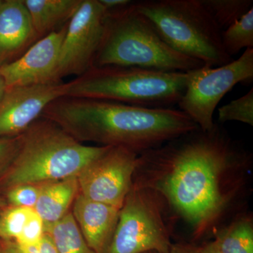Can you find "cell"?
Here are the masks:
<instances>
[{
    "label": "cell",
    "mask_w": 253,
    "mask_h": 253,
    "mask_svg": "<svg viewBox=\"0 0 253 253\" xmlns=\"http://www.w3.org/2000/svg\"><path fill=\"white\" fill-rule=\"evenodd\" d=\"M252 156L214 123L139 154L133 184L157 193L201 239L244 194Z\"/></svg>",
    "instance_id": "cell-1"
},
{
    "label": "cell",
    "mask_w": 253,
    "mask_h": 253,
    "mask_svg": "<svg viewBox=\"0 0 253 253\" xmlns=\"http://www.w3.org/2000/svg\"><path fill=\"white\" fill-rule=\"evenodd\" d=\"M42 117L83 144L122 146L138 154L199 128L180 110L69 96L55 100Z\"/></svg>",
    "instance_id": "cell-2"
},
{
    "label": "cell",
    "mask_w": 253,
    "mask_h": 253,
    "mask_svg": "<svg viewBox=\"0 0 253 253\" xmlns=\"http://www.w3.org/2000/svg\"><path fill=\"white\" fill-rule=\"evenodd\" d=\"M18 136L16 156L0 179V195L16 186L47 184L78 176L110 147L80 142L43 117Z\"/></svg>",
    "instance_id": "cell-3"
},
{
    "label": "cell",
    "mask_w": 253,
    "mask_h": 253,
    "mask_svg": "<svg viewBox=\"0 0 253 253\" xmlns=\"http://www.w3.org/2000/svg\"><path fill=\"white\" fill-rule=\"evenodd\" d=\"M204 66L168 45L151 23L136 11L133 1L123 9L107 11L104 36L93 67L120 66L186 73Z\"/></svg>",
    "instance_id": "cell-4"
},
{
    "label": "cell",
    "mask_w": 253,
    "mask_h": 253,
    "mask_svg": "<svg viewBox=\"0 0 253 253\" xmlns=\"http://www.w3.org/2000/svg\"><path fill=\"white\" fill-rule=\"evenodd\" d=\"M188 73L133 67H92L68 83L66 96L168 109L185 91Z\"/></svg>",
    "instance_id": "cell-5"
},
{
    "label": "cell",
    "mask_w": 253,
    "mask_h": 253,
    "mask_svg": "<svg viewBox=\"0 0 253 253\" xmlns=\"http://www.w3.org/2000/svg\"><path fill=\"white\" fill-rule=\"evenodd\" d=\"M134 6L178 52L210 67L231 62L220 28L201 0H144L134 1Z\"/></svg>",
    "instance_id": "cell-6"
},
{
    "label": "cell",
    "mask_w": 253,
    "mask_h": 253,
    "mask_svg": "<svg viewBox=\"0 0 253 253\" xmlns=\"http://www.w3.org/2000/svg\"><path fill=\"white\" fill-rule=\"evenodd\" d=\"M168 211L157 193L133 184L105 253H169L172 244Z\"/></svg>",
    "instance_id": "cell-7"
},
{
    "label": "cell",
    "mask_w": 253,
    "mask_h": 253,
    "mask_svg": "<svg viewBox=\"0 0 253 253\" xmlns=\"http://www.w3.org/2000/svg\"><path fill=\"white\" fill-rule=\"evenodd\" d=\"M188 73L185 91L178 102L179 110L200 129L214 126L213 114L221 99L239 83L253 81V49L245 50L239 59L218 67L204 66Z\"/></svg>",
    "instance_id": "cell-8"
},
{
    "label": "cell",
    "mask_w": 253,
    "mask_h": 253,
    "mask_svg": "<svg viewBox=\"0 0 253 253\" xmlns=\"http://www.w3.org/2000/svg\"><path fill=\"white\" fill-rule=\"evenodd\" d=\"M107 10L99 0H82L67 24L60 51L56 81L82 76L94 66L104 36Z\"/></svg>",
    "instance_id": "cell-9"
},
{
    "label": "cell",
    "mask_w": 253,
    "mask_h": 253,
    "mask_svg": "<svg viewBox=\"0 0 253 253\" xmlns=\"http://www.w3.org/2000/svg\"><path fill=\"white\" fill-rule=\"evenodd\" d=\"M138 156L122 146H110L78 174L80 194L121 209L132 187Z\"/></svg>",
    "instance_id": "cell-10"
},
{
    "label": "cell",
    "mask_w": 253,
    "mask_h": 253,
    "mask_svg": "<svg viewBox=\"0 0 253 253\" xmlns=\"http://www.w3.org/2000/svg\"><path fill=\"white\" fill-rule=\"evenodd\" d=\"M67 90L68 83L62 82L7 88L0 101V138L22 134L50 104L66 96Z\"/></svg>",
    "instance_id": "cell-11"
},
{
    "label": "cell",
    "mask_w": 253,
    "mask_h": 253,
    "mask_svg": "<svg viewBox=\"0 0 253 253\" xmlns=\"http://www.w3.org/2000/svg\"><path fill=\"white\" fill-rule=\"evenodd\" d=\"M67 24L37 41L14 61L0 66L7 88L60 83L56 70Z\"/></svg>",
    "instance_id": "cell-12"
},
{
    "label": "cell",
    "mask_w": 253,
    "mask_h": 253,
    "mask_svg": "<svg viewBox=\"0 0 253 253\" xmlns=\"http://www.w3.org/2000/svg\"><path fill=\"white\" fill-rule=\"evenodd\" d=\"M38 39L23 0H0V66L17 59Z\"/></svg>",
    "instance_id": "cell-13"
},
{
    "label": "cell",
    "mask_w": 253,
    "mask_h": 253,
    "mask_svg": "<svg viewBox=\"0 0 253 253\" xmlns=\"http://www.w3.org/2000/svg\"><path fill=\"white\" fill-rule=\"evenodd\" d=\"M73 215L86 244L95 253H105L117 225L120 208L86 199L78 194Z\"/></svg>",
    "instance_id": "cell-14"
},
{
    "label": "cell",
    "mask_w": 253,
    "mask_h": 253,
    "mask_svg": "<svg viewBox=\"0 0 253 253\" xmlns=\"http://www.w3.org/2000/svg\"><path fill=\"white\" fill-rule=\"evenodd\" d=\"M79 194L77 176L44 184L34 208L44 230L62 219Z\"/></svg>",
    "instance_id": "cell-15"
},
{
    "label": "cell",
    "mask_w": 253,
    "mask_h": 253,
    "mask_svg": "<svg viewBox=\"0 0 253 253\" xmlns=\"http://www.w3.org/2000/svg\"><path fill=\"white\" fill-rule=\"evenodd\" d=\"M38 38L58 30L76 14L82 0H23Z\"/></svg>",
    "instance_id": "cell-16"
},
{
    "label": "cell",
    "mask_w": 253,
    "mask_h": 253,
    "mask_svg": "<svg viewBox=\"0 0 253 253\" xmlns=\"http://www.w3.org/2000/svg\"><path fill=\"white\" fill-rule=\"evenodd\" d=\"M214 241L221 253H253V219L243 214L214 231Z\"/></svg>",
    "instance_id": "cell-17"
},
{
    "label": "cell",
    "mask_w": 253,
    "mask_h": 253,
    "mask_svg": "<svg viewBox=\"0 0 253 253\" xmlns=\"http://www.w3.org/2000/svg\"><path fill=\"white\" fill-rule=\"evenodd\" d=\"M57 253H95L86 244L72 212L46 229Z\"/></svg>",
    "instance_id": "cell-18"
},
{
    "label": "cell",
    "mask_w": 253,
    "mask_h": 253,
    "mask_svg": "<svg viewBox=\"0 0 253 253\" xmlns=\"http://www.w3.org/2000/svg\"><path fill=\"white\" fill-rule=\"evenodd\" d=\"M223 46L229 56L243 49H253V7L239 20L221 31Z\"/></svg>",
    "instance_id": "cell-19"
},
{
    "label": "cell",
    "mask_w": 253,
    "mask_h": 253,
    "mask_svg": "<svg viewBox=\"0 0 253 253\" xmlns=\"http://www.w3.org/2000/svg\"><path fill=\"white\" fill-rule=\"evenodd\" d=\"M214 22L224 31L252 9L253 0H201Z\"/></svg>",
    "instance_id": "cell-20"
},
{
    "label": "cell",
    "mask_w": 253,
    "mask_h": 253,
    "mask_svg": "<svg viewBox=\"0 0 253 253\" xmlns=\"http://www.w3.org/2000/svg\"><path fill=\"white\" fill-rule=\"evenodd\" d=\"M218 121L220 124L237 121L253 126V88L247 94L219 108Z\"/></svg>",
    "instance_id": "cell-21"
},
{
    "label": "cell",
    "mask_w": 253,
    "mask_h": 253,
    "mask_svg": "<svg viewBox=\"0 0 253 253\" xmlns=\"http://www.w3.org/2000/svg\"><path fill=\"white\" fill-rule=\"evenodd\" d=\"M31 208L8 206L1 211L0 239L16 241L33 212Z\"/></svg>",
    "instance_id": "cell-22"
},
{
    "label": "cell",
    "mask_w": 253,
    "mask_h": 253,
    "mask_svg": "<svg viewBox=\"0 0 253 253\" xmlns=\"http://www.w3.org/2000/svg\"><path fill=\"white\" fill-rule=\"evenodd\" d=\"M44 184H22L6 190L4 195L8 206L34 209Z\"/></svg>",
    "instance_id": "cell-23"
},
{
    "label": "cell",
    "mask_w": 253,
    "mask_h": 253,
    "mask_svg": "<svg viewBox=\"0 0 253 253\" xmlns=\"http://www.w3.org/2000/svg\"><path fill=\"white\" fill-rule=\"evenodd\" d=\"M45 234L43 221L33 210L22 232L16 239L15 242L18 246H28L38 244Z\"/></svg>",
    "instance_id": "cell-24"
},
{
    "label": "cell",
    "mask_w": 253,
    "mask_h": 253,
    "mask_svg": "<svg viewBox=\"0 0 253 253\" xmlns=\"http://www.w3.org/2000/svg\"><path fill=\"white\" fill-rule=\"evenodd\" d=\"M18 136L0 138V179L9 167L17 152L19 144Z\"/></svg>",
    "instance_id": "cell-25"
},
{
    "label": "cell",
    "mask_w": 253,
    "mask_h": 253,
    "mask_svg": "<svg viewBox=\"0 0 253 253\" xmlns=\"http://www.w3.org/2000/svg\"><path fill=\"white\" fill-rule=\"evenodd\" d=\"M18 247L20 253H57L54 242L47 233L44 234L38 244L28 246H18Z\"/></svg>",
    "instance_id": "cell-26"
},
{
    "label": "cell",
    "mask_w": 253,
    "mask_h": 253,
    "mask_svg": "<svg viewBox=\"0 0 253 253\" xmlns=\"http://www.w3.org/2000/svg\"><path fill=\"white\" fill-rule=\"evenodd\" d=\"M169 253H200L199 247L185 243L172 244Z\"/></svg>",
    "instance_id": "cell-27"
},
{
    "label": "cell",
    "mask_w": 253,
    "mask_h": 253,
    "mask_svg": "<svg viewBox=\"0 0 253 253\" xmlns=\"http://www.w3.org/2000/svg\"><path fill=\"white\" fill-rule=\"evenodd\" d=\"M99 1L107 11L123 9L133 2L129 0H99Z\"/></svg>",
    "instance_id": "cell-28"
},
{
    "label": "cell",
    "mask_w": 253,
    "mask_h": 253,
    "mask_svg": "<svg viewBox=\"0 0 253 253\" xmlns=\"http://www.w3.org/2000/svg\"><path fill=\"white\" fill-rule=\"evenodd\" d=\"M0 253H20L16 243L11 240L0 239Z\"/></svg>",
    "instance_id": "cell-29"
},
{
    "label": "cell",
    "mask_w": 253,
    "mask_h": 253,
    "mask_svg": "<svg viewBox=\"0 0 253 253\" xmlns=\"http://www.w3.org/2000/svg\"><path fill=\"white\" fill-rule=\"evenodd\" d=\"M200 253H221L214 241L199 247Z\"/></svg>",
    "instance_id": "cell-30"
},
{
    "label": "cell",
    "mask_w": 253,
    "mask_h": 253,
    "mask_svg": "<svg viewBox=\"0 0 253 253\" xmlns=\"http://www.w3.org/2000/svg\"><path fill=\"white\" fill-rule=\"evenodd\" d=\"M6 89H7V86L6 85L3 76H1V73H0V101L4 97Z\"/></svg>",
    "instance_id": "cell-31"
},
{
    "label": "cell",
    "mask_w": 253,
    "mask_h": 253,
    "mask_svg": "<svg viewBox=\"0 0 253 253\" xmlns=\"http://www.w3.org/2000/svg\"><path fill=\"white\" fill-rule=\"evenodd\" d=\"M7 202H6V199H4V196L2 195H0V208L1 209H4L6 207H8Z\"/></svg>",
    "instance_id": "cell-32"
},
{
    "label": "cell",
    "mask_w": 253,
    "mask_h": 253,
    "mask_svg": "<svg viewBox=\"0 0 253 253\" xmlns=\"http://www.w3.org/2000/svg\"><path fill=\"white\" fill-rule=\"evenodd\" d=\"M160 253L156 252V251H151V252H147V253Z\"/></svg>",
    "instance_id": "cell-33"
},
{
    "label": "cell",
    "mask_w": 253,
    "mask_h": 253,
    "mask_svg": "<svg viewBox=\"0 0 253 253\" xmlns=\"http://www.w3.org/2000/svg\"><path fill=\"white\" fill-rule=\"evenodd\" d=\"M1 211H2V209H1V208H0V217H1Z\"/></svg>",
    "instance_id": "cell-34"
}]
</instances>
